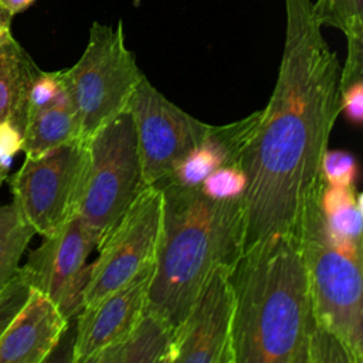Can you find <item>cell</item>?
Returning a JSON list of instances; mask_svg holds the SVG:
<instances>
[{
  "instance_id": "1",
  "label": "cell",
  "mask_w": 363,
  "mask_h": 363,
  "mask_svg": "<svg viewBox=\"0 0 363 363\" xmlns=\"http://www.w3.org/2000/svg\"><path fill=\"white\" fill-rule=\"evenodd\" d=\"M285 41L272 95L240 153L247 177L244 248L281 233L299 235L320 194V162L340 113L342 65L312 0H284Z\"/></svg>"
},
{
  "instance_id": "2",
  "label": "cell",
  "mask_w": 363,
  "mask_h": 363,
  "mask_svg": "<svg viewBox=\"0 0 363 363\" xmlns=\"http://www.w3.org/2000/svg\"><path fill=\"white\" fill-rule=\"evenodd\" d=\"M234 363H309L318 330L299 235L274 234L230 272Z\"/></svg>"
},
{
  "instance_id": "3",
  "label": "cell",
  "mask_w": 363,
  "mask_h": 363,
  "mask_svg": "<svg viewBox=\"0 0 363 363\" xmlns=\"http://www.w3.org/2000/svg\"><path fill=\"white\" fill-rule=\"evenodd\" d=\"M146 308L177 328L208 275L234 267L244 248L242 200H216L200 186L167 183Z\"/></svg>"
},
{
  "instance_id": "4",
  "label": "cell",
  "mask_w": 363,
  "mask_h": 363,
  "mask_svg": "<svg viewBox=\"0 0 363 363\" xmlns=\"http://www.w3.org/2000/svg\"><path fill=\"white\" fill-rule=\"evenodd\" d=\"M319 196L303 213L299 227L313 316L316 323L345 347L352 363H362L363 255L350 252L333 241Z\"/></svg>"
},
{
  "instance_id": "5",
  "label": "cell",
  "mask_w": 363,
  "mask_h": 363,
  "mask_svg": "<svg viewBox=\"0 0 363 363\" xmlns=\"http://www.w3.org/2000/svg\"><path fill=\"white\" fill-rule=\"evenodd\" d=\"M62 77L78 118L81 138L86 140L126 111L145 74L126 47L119 20L115 27L94 21L84 52L72 67L62 69Z\"/></svg>"
},
{
  "instance_id": "6",
  "label": "cell",
  "mask_w": 363,
  "mask_h": 363,
  "mask_svg": "<svg viewBox=\"0 0 363 363\" xmlns=\"http://www.w3.org/2000/svg\"><path fill=\"white\" fill-rule=\"evenodd\" d=\"M86 147L88 162L75 216L99 242L145 186L129 111L92 133Z\"/></svg>"
},
{
  "instance_id": "7",
  "label": "cell",
  "mask_w": 363,
  "mask_h": 363,
  "mask_svg": "<svg viewBox=\"0 0 363 363\" xmlns=\"http://www.w3.org/2000/svg\"><path fill=\"white\" fill-rule=\"evenodd\" d=\"M88 162L86 140L78 138L40 156H26L10 179L13 201L43 237L75 216Z\"/></svg>"
},
{
  "instance_id": "8",
  "label": "cell",
  "mask_w": 363,
  "mask_h": 363,
  "mask_svg": "<svg viewBox=\"0 0 363 363\" xmlns=\"http://www.w3.org/2000/svg\"><path fill=\"white\" fill-rule=\"evenodd\" d=\"M160 218V189L143 186L126 211L98 242L95 248L98 257L88 267L82 308L111 294L155 261Z\"/></svg>"
},
{
  "instance_id": "9",
  "label": "cell",
  "mask_w": 363,
  "mask_h": 363,
  "mask_svg": "<svg viewBox=\"0 0 363 363\" xmlns=\"http://www.w3.org/2000/svg\"><path fill=\"white\" fill-rule=\"evenodd\" d=\"M132 116L145 186L160 187L176 164L197 146L210 129L170 102L145 77L128 108Z\"/></svg>"
},
{
  "instance_id": "10",
  "label": "cell",
  "mask_w": 363,
  "mask_h": 363,
  "mask_svg": "<svg viewBox=\"0 0 363 363\" xmlns=\"http://www.w3.org/2000/svg\"><path fill=\"white\" fill-rule=\"evenodd\" d=\"M96 245V237L78 216H74L54 234L44 237L18 272L31 288L48 296L71 320L82 308V291L89 267L86 259Z\"/></svg>"
},
{
  "instance_id": "11",
  "label": "cell",
  "mask_w": 363,
  "mask_h": 363,
  "mask_svg": "<svg viewBox=\"0 0 363 363\" xmlns=\"http://www.w3.org/2000/svg\"><path fill=\"white\" fill-rule=\"evenodd\" d=\"M233 267H217L174 330L172 363H234Z\"/></svg>"
},
{
  "instance_id": "12",
  "label": "cell",
  "mask_w": 363,
  "mask_h": 363,
  "mask_svg": "<svg viewBox=\"0 0 363 363\" xmlns=\"http://www.w3.org/2000/svg\"><path fill=\"white\" fill-rule=\"evenodd\" d=\"M155 261L77 315L71 362L89 363L102 350L119 343L138 323L147 305Z\"/></svg>"
},
{
  "instance_id": "13",
  "label": "cell",
  "mask_w": 363,
  "mask_h": 363,
  "mask_svg": "<svg viewBox=\"0 0 363 363\" xmlns=\"http://www.w3.org/2000/svg\"><path fill=\"white\" fill-rule=\"evenodd\" d=\"M68 322L48 296L31 288L27 301L0 336V363L45 362Z\"/></svg>"
},
{
  "instance_id": "14",
  "label": "cell",
  "mask_w": 363,
  "mask_h": 363,
  "mask_svg": "<svg viewBox=\"0 0 363 363\" xmlns=\"http://www.w3.org/2000/svg\"><path fill=\"white\" fill-rule=\"evenodd\" d=\"M258 115L259 111H255L248 116L227 125H210L203 140L176 164L172 176L163 184L174 183L187 187L200 186L217 167L224 164H238L240 153Z\"/></svg>"
},
{
  "instance_id": "15",
  "label": "cell",
  "mask_w": 363,
  "mask_h": 363,
  "mask_svg": "<svg viewBox=\"0 0 363 363\" xmlns=\"http://www.w3.org/2000/svg\"><path fill=\"white\" fill-rule=\"evenodd\" d=\"M176 328L147 308L135 328L89 363H172Z\"/></svg>"
},
{
  "instance_id": "16",
  "label": "cell",
  "mask_w": 363,
  "mask_h": 363,
  "mask_svg": "<svg viewBox=\"0 0 363 363\" xmlns=\"http://www.w3.org/2000/svg\"><path fill=\"white\" fill-rule=\"evenodd\" d=\"M319 204L333 241L350 252L363 255L362 194L356 186H336L323 182Z\"/></svg>"
},
{
  "instance_id": "17",
  "label": "cell",
  "mask_w": 363,
  "mask_h": 363,
  "mask_svg": "<svg viewBox=\"0 0 363 363\" xmlns=\"http://www.w3.org/2000/svg\"><path fill=\"white\" fill-rule=\"evenodd\" d=\"M38 69L17 40L0 47V122L11 121L23 132L27 88Z\"/></svg>"
},
{
  "instance_id": "18",
  "label": "cell",
  "mask_w": 363,
  "mask_h": 363,
  "mask_svg": "<svg viewBox=\"0 0 363 363\" xmlns=\"http://www.w3.org/2000/svg\"><path fill=\"white\" fill-rule=\"evenodd\" d=\"M78 138H81L78 118L71 98L67 95L26 121L21 150L26 156L34 157Z\"/></svg>"
},
{
  "instance_id": "19",
  "label": "cell",
  "mask_w": 363,
  "mask_h": 363,
  "mask_svg": "<svg viewBox=\"0 0 363 363\" xmlns=\"http://www.w3.org/2000/svg\"><path fill=\"white\" fill-rule=\"evenodd\" d=\"M35 234L16 203L0 204V291L16 275L20 259Z\"/></svg>"
},
{
  "instance_id": "20",
  "label": "cell",
  "mask_w": 363,
  "mask_h": 363,
  "mask_svg": "<svg viewBox=\"0 0 363 363\" xmlns=\"http://www.w3.org/2000/svg\"><path fill=\"white\" fill-rule=\"evenodd\" d=\"M313 11L322 27L345 33L347 51L363 50V0H316Z\"/></svg>"
},
{
  "instance_id": "21",
  "label": "cell",
  "mask_w": 363,
  "mask_h": 363,
  "mask_svg": "<svg viewBox=\"0 0 363 363\" xmlns=\"http://www.w3.org/2000/svg\"><path fill=\"white\" fill-rule=\"evenodd\" d=\"M68 95L62 69L41 71L38 69L31 78L26 95V121L35 112L48 108Z\"/></svg>"
},
{
  "instance_id": "22",
  "label": "cell",
  "mask_w": 363,
  "mask_h": 363,
  "mask_svg": "<svg viewBox=\"0 0 363 363\" xmlns=\"http://www.w3.org/2000/svg\"><path fill=\"white\" fill-rule=\"evenodd\" d=\"M247 177L238 164H224L213 170L200 184L201 191L216 200H233L242 197Z\"/></svg>"
},
{
  "instance_id": "23",
  "label": "cell",
  "mask_w": 363,
  "mask_h": 363,
  "mask_svg": "<svg viewBox=\"0 0 363 363\" xmlns=\"http://www.w3.org/2000/svg\"><path fill=\"white\" fill-rule=\"evenodd\" d=\"M359 167L353 153L342 149H326L320 162V176L328 184L354 186Z\"/></svg>"
},
{
  "instance_id": "24",
  "label": "cell",
  "mask_w": 363,
  "mask_h": 363,
  "mask_svg": "<svg viewBox=\"0 0 363 363\" xmlns=\"http://www.w3.org/2000/svg\"><path fill=\"white\" fill-rule=\"evenodd\" d=\"M30 289L31 286L17 269L16 275L0 291V336L27 301Z\"/></svg>"
},
{
  "instance_id": "25",
  "label": "cell",
  "mask_w": 363,
  "mask_h": 363,
  "mask_svg": "<svg viewBox=\"0 0 363 363\" xmlns=\"http://www.w3.org/2000/svg\"><path fill=\"white\" fill-rule=\"evenodd\" d=\"M340 113L354 125L363 122V79L356 81L340 89Z\"/></svg>"
},
{
  "instance_id": "26",
  "label": "cell",
  "mask_w": 363,
  "mask_h": 363,
  "mask_svg": "<svg viewBox=\"0 0 363 363\" xmlns=\"http://www.w3.org/2000/svg\"><path fill=\"white\" fill-rule=\"evenodd\" d=\"M23 132L11 122H0V162L10 167L13 156L21 150Z\"/></svg>"
},
{
  "instance_id": "27",
  "label": "cell",
  "mask_w": 363,
  "mask_h": 363,
  "mask_svg": "<svg viewBox=\"0 0 363 363\" xmlns=\"http://www.w3.org/2000/svg\"><path fill=\"white\" fill-rule=\"evenodd\" d=\"M13 17H14V16H11V14L0 4V47L13 38L11 30H10V28H11V18H13Z\"/></svg>"
},
{
  "instance_id": "28",
  "label": "cell",
  "mask_w": 363,
  "mask_h": 363,
  "mask_svg": "<svg viewBox=\"0 0 363 363\" xmlns=\"http://www.w3.org/2000/svg\"><path fill=\"white\" fill-rule=\"evenodd\" d=\"M35 0H0V4L11 14L16 16L27 10Z\"/></svg>"
},
{
  "instance_id": "29",
  "label": "cell",
  "mask_w": 363,
  "mask_h": 363,
  "mask_svg": "<svg viewBox=\"0 0 363 363\" xmlns=\"http://www.w3.org/2000/svg\"><path fill=\"white\" fill-rule=\"evenodd\" d=\"M9 166H6L4 163H1L0 162V186H1V183L7 179V176H9Z\"/></svg>"
}]
</instances>
